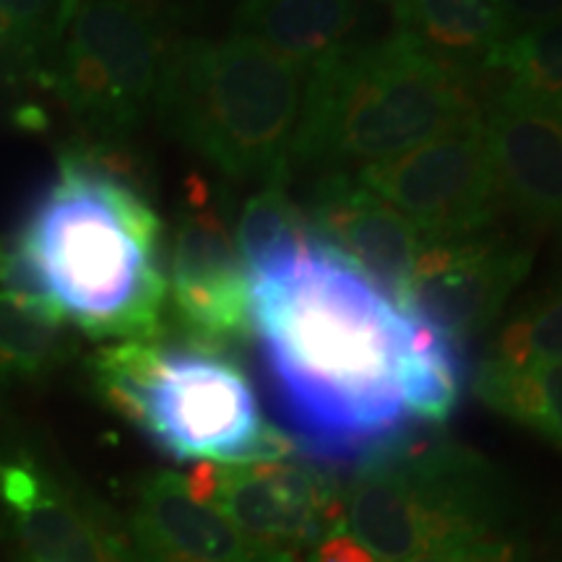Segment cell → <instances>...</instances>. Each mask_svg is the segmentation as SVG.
I'll use <instances>...</instances> for the list:
<instances>
[{
  "mask_svg": "<svg viewBox=\"0 0 562 562\" xmlns=\"http://www.w3.org/2000/svg\"><path fill=\"white\" fill-rule=\"evenodd\" d=\"M250 339L281 430L313 467L355 472L414 430L402 307L321 237L290 277L250 284Z\"/></svg>",
  "mask_w": 562,
  "mask_h": 562,
  "instance_id": "6da1fadb",
  "label": "cell"
},
{
  "mask_svg": "<svg viewBox=\"0 0 562 562\" xmlns=\"http://www.w3.org/2000/svg\"><path fill=\"white\" fill-rule=\"evenodd\" d=\"M161 220L125 144L79 140L11 243L0 286L42 300L91 339H161L167 271Z\"/></svg>",
  "mask_w": 562,
  "mask_h": 562,
  "instance_id": "7a4b0ae2",
  "label": "cell"
},
{
  "mask_svg": "<svg viewBox=\"0 0 562 562\" xmlns=\"http://www.w3.org/2000/svg\"><path fill=\"white\" fill-rule=\"evenodd\" d=\"M490 91L427 55L404 30L347 47L307 74L290 159L347 172L402 157L482 121Z\"/></svg>",
  "mask_w": 562,
  "mask_h": 562,
  "instance_id": "3957f363",
  "label": "cell"
},
{
  "mask_svg": "<svg viewBox=\"0 0 562 562\" xmlns=\"http://www.w3.org/2000/svg\"><path fill=\"white\" fill-rule=\"evenodd\" d=\"M307 70L240 34L167 45L154 108L180 144L227 178H284Z\"/></svg>",
  "mask_w": 562,
  "mask_h": 562,
  "instance_id": "277c9868",
  "label": "cell"
},
{
  "mask_svg": "<svg viewBox=\"0 0 562 562\" xmlns=\"http://www.w3.org/2000/svg\"><path fill=\"white\" fill-rule=\"evenodd\" d=\"M91 372L104 404L175 461L263 463L294 453L227 355L161 339L115 341L97 351Z\"/></svg>",
  "mask_w": 562,
  "mask_h": 562,
  "instance_id": "5b68a950",
  "label": "cell"
},
{
  "mask_svg": "<svg viewBox=\"0 0 562 562\" xmlns=\"http://www.w3.org/2000/svg\"><path fill=\"white\" fill-rule=\"evenodd\" d=\"M344 526L381 562L508 537L505 476L472 448L412 430L341 484Z\"/></svg>",
  "mask_w": 562,
  "mask_h": 562,
  "instance_id": "8992f818",
  "label": "cell"
},
{
  "mask_svg": "<svg viewBox=\"0 0 562 562\" xmlns=\"http://www.w3.org/2000/svg\"><path fill=\"white\" fill-rule=\"evenodd\" d=\"M165 53L157 0H76L45 89L83 140L125 144L154 104Z\"/></svg>",
  "mask_w": 562,
  "mask_h": 562,
  "instance_id": "52a82bcc",
  "label": "cell"
},
{
  "mask_svg": "<svg viewBox=\"0 0 562 562\" xmlns=\"http://www.w3.org/2000/svg\"><path fill=\"white\" fill-rule=\"evenodd\" d=\"M357 178L402 211L425 243L480 235L505 209L482 121L362 167Z\"/></svg>",
  "mask_w": 562,
  "mask_h": 562,
  "instance_id": "ba28073f",
  "label": "cell"
},
{
  "mask_svg": "<svg viewBox=\"0 0 562 562\" xmlns=\"http://www.w3.org/2000/svg\"><path fill=\"white\" fill-rule=\"evenodd\" d=\"M186 482L250 542L297 560H307L323 533L344 521L341 484L313 463L199 461Z\"/></svg>",
  "mask_w": 562,
  "mask_h": 562,
  "instance_id": "9c48e42d",
  "label": "cell"
},
{
  "mask_svg": "<svg viewBox=\"0 0 562 562\" xmlns=\"http://www.w3.org/2000/svg\"><path fill=\"white\" fill-rule=\"evenodd\" d=\"M167 292L191 347L232 355L250 339V279L209 186L193 175L172 229Z\"/></svg>",
  "mask_w": 562,
  "mask_h": 562,
  "instance_id": "30bf717a",
  "label": "cell"
},
{
  "mask_svg": "<svg viewBox=\"0 0 562 562\" xmlns=\"http://www.w3.org/2000/svg\"><path fill=\"white\" fill-rule=\"evenodd\" d=\"M531 261L529 245L503 235L425 243L404 307L463 344L501 318L505 302L526 279Z\"/></svg>",
  "mask_w": 562,
  "mask_h": 562,
  "instance_id": "8fae6325",
  "label": "cell"
},
{
  "mask_svg": "<svg viewBox=\"0 0 562 562\" xmlns=\"http://www.w3.org/2000/svg\"><path fill=\"white\" fill-rule=\"evenodd\" d=\"M482 123L505 209L562 243V100L495 79Z\"/></svg>",
  "mask_w": 562,
  "mask_h": 562,
  "instance_id": "7c38bea8",
  "label": "cell"
},
{
  "mask_svg": "<svg viewBox=\"0 0 562 562\" xmlns=\"http://www.w3.org/2000/svg\"><path fill=\"white\" fill-rule=\"evenodd\" d=\"M0 501L21 562H136L133 544L108 510L68 490L32 456L0 463Z\"/></svg>",
  "mask_w": 562,
  "mask_h": 562,
  "instance_id": "4fadbf2b",
  "label": "cell"
},
{
  "mask_svg": "<svg viewBox=\"0 0 562 562\" xmlns=\"http://www.w3.org/2000/svg\"><path fill=\"white\" fill-rule=\"evenodd\" d=\"M305 216L321 240L360 266L398 307L409 302L412 273L425 240L402 211L357 175L334 170L313 186Z\"/></svg>",
  "mask_w": 562,
  "mask_h": 562,
  "instance_id": "5bb4252c",
  "label": "cell"
},
{
  "mask_svg": "<svg viewBox=\"0 0 562 562\" xmlns=\"http://www.w3.org/2000/svg\"><path fill=\"white\" fill-rule=\"evenodd\" d=\"M131 533L136 562H307L250 542L175 472H157L140 482Z\"/></svg>",
  "mask_w": 562,
  "mask_h": 562,
  "instance_id": "9a60e30c",
  "label": "cell"
},
{
  "mask_svg": "<svg viewBox=\"0 0 562 562\" xmlns=\"http://www.w3.org/2000/svg\"><path fill=\"white\" fill-rule=\"evenodd\" d=\"M360 30V0H243L232 16L240 34L307 74L347 50Z\"/></svg>",
  "mask_w": 562,
  "mask_h": 562,
  "instance_id": "2e32d148",
  "label": "cell"
},
{
  "mask_svg": "<svg viewBox=\"0 0 562 562\" xmlns=\"http://www.w3.org/2000/svg\"><path fill=\"white\" fill-rule=\"evenodd\" d=\"M398 19L427 55L492 89V60L510 37L497 0H398Z\"/></svg>",
  "mask_w": 562,
  "mask_h": 562,
  "instance_id": "e0dca14e",
  "label": "cell"
},
{
  "mask_svg": "<svg viewBox=\"0 0 562 562\" xmlns=\"http://www.w3.org/2000/svg\"><path fill=\"white\" fill-rule=\"evenodd\" d=\"M467 383L463 344L440 331L419 313L402 307L398 389L414 422L440 427L453 417Z\"/></svg>",
  "mask_w": 562,
  "mask_h": 562,
  "instance_id": "ac0fdd59",
  "label": "cell"
},
{
  "mask_svg": "<svg viewBox=\"0 0 562 562\" xmlns=\"http://www.w3.org/2000/svg\"><path fill=\"white\" fill-rule=\"evenodd\" d=\"M232 235L250 284L290 277L318 237L305 211L286 193V175L269 180L250 195Z\"/></svg>",
  "mask_w": 562,
  "mask_h": 562,
  "instance_id": "d6986e66",
  "label": "cell"
},
{
  "mask_svg": "<svg viewBox=\"0 0 562 562\" xmlns=\"http://www.w3.org/2000/svg\"><path fill=\"white\" fill-rule=\"evenodd\" d=\"M76 0H0V83L45 87Z\"/></svg>",
  "mask_w": 562,
  "mask_h": 562,
  "instance_id": "ffe728a7",
  "label": "cell"
},
{
  "mask_svg": "<svg viewBox=\"0 0 562 562\" xmlns=\"http://www.w3.org/2000/svg\"><path fill=\"white\" fill-rule=\"evenodd\" d=\"M68 351V323L30 294L0 286V389L37 381Z\"/></svg>",
  "mask_w": 562,
  "mask_h": 562,
  "instance_id": "44dd1931",
  "label": "cell"
},
{
  "mask_svg": "<svg viewBox=\"0 0 562 562\" xmlns=\"http://www.w3.org/2000/svg\"><path fill=\"white\" fill-rule=\"evenodd\" d=\"M474 393L492 412L562 448V362L508 368L490 357L476 370Z\"/></svg>",
  "mask_w": 562,
  "mask_h": 562,
  "instance_id": "7402d4cb",
  "label": "cell"
},
{
  "mask_svg": "<svg viewBox=\"0 0 562 562\" xmlns=\"http://www.w3.org/2000/svg\"><path fill=\"white\" fill-rule=\"evenodd\" d=\"M505 87L562 100V16L510 34L492 60Z\"/></svg>",
  "mask_w": 562,
  "mask_h": 562,
  "instance_id": "603a6c76",
  "label": "cell"
},
{
  "mask_svg": "<svg viewBox=\"0 0 562 562\" xmlns=\"http://www.w3.org/2000/svg\"><path fill=\"white\" fill-rule=\"evenodd\" d=\"M492 360L508 368L562 362V279L508 318L492 347Z\"/></svg>",
  "mask_w": 562,
  "mask_h": 562,
  "instance_id": "cb8c5ba5",
  "label": "cell"
},
{
  "mask_svg": "<svg viewBox=\"0 0 562 562\" xmlns=\"http://www.w3.org/2000/svg\"><path fill=\"white\" fill-rule=\"evenodd\" d=\"M398 562H529V550L516 537H495L484 542L453 547V550L417 554Z\"/></svg>",
  "mask_w": 562,
  "mask_h": 562,
  "instance_id": "d4e9b609",
  "label": "cell"
},
{
  "mask_svg": "<svg viewBox=\"0 0 562 562\" xmlns=\"http://www.w3.org/2000/svg\"><path fill=\"white\" fill-rule=\"evenodd\" d=\"M307 562H381L351 533L344 521L328 529L307 554Z\"/></svg>",
  "mask_w": 562,
  "mask_h": 562,
  "instance_id": "484cf974",
  "label": "cell"
},
{
  "mask_svg": "<svg viewBox=\"0 0 562 562\" xmlns=\"http://www.w3.org/2000/svg\"><path fill=\"white\" fill-rule=\"evenodd\" d=\"M497 5L510 34L562 16V0H497Z\"/></svg>",
  "mask_w": 562,
  "mask_h": 562,
  "instance_id": "4316f807",
  "label": "cell"
}]
</instances>
